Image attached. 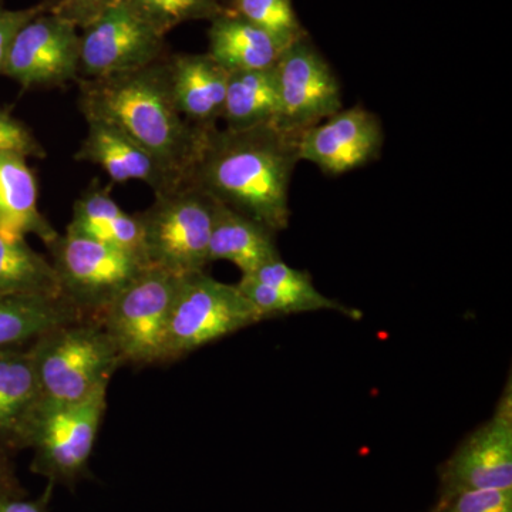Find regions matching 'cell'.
Instances as JSON below:
<instances>
[{"instance_id":"5b68a950","label":"cell","mask_w":512,"mask_h":512,"mask_svg":"<svg viewBox=\"0 0 512 512\" xmlns=\"http://www.w3.org/2000/svg\"><path fill=\"white\" fill-rule=\"evenodd\" d=\"M107 409V390L79 403L40 400L23 448L33 450L32 471L49 483L72 487L86 474Z\"/></svg>"},{"instance_id":"4dcf8cb0","label":"cell","mask_w":512,"mask_h":512,"mask_svg":"<svg viewBox=\"0 0 512 512\" xmlns=\"http://www.w3.org/2000/svg\"><path fill=\"white\" fill-rule=\"evenodd\" d=\"M53 487L55 484L50 483L45 494L36 500H25L22 494L0 495V512H49Z\"/></svg>"},{"instance_id":"e0dca14e","label":"cell","mask_w":512,"mask_h":512,"mask_svg":"<svg viewBox=\"0 0 512 512\" xmlns=\"http://www.w3.org/2000/svg\"><path fill=\"white\" fill-rule=\"evenodd\" d=\"M30 234L46 245L57 232L39 210V188L26 158L0 153V235L18 239Z\"/></svg>"},{"instance_id":"44dd1931","label":"cell","mask_w":512,"mask_h":512,"mask_svg":"<svg viewBox=\"0 0 512 512\" xmlns=\"http://www.w3.org/2000/svg\"><path fill=\"white\" fill-rule=\"evenodd\" d=\"M208 55L228 73L271 69L284 47L231 9L211 20Z\"/></svg>"},{"instance_id":"8992f818","label":"cell","mask_w":512,"mask_h":512,"mask_svg":"<svg viewBox=\"0 0 512 512\" xmlns=\"http://www.w3.org/2000/svg\"><path fill=\"white\" fill-rule=\"evenodd\" d=\"M180 276L148 266L99 316L126 365L167 363V332Z\"/></svg>"},{"instance_id":"3957f363","label":"cell","mask_w":512,"mask_h":512,"mask_svg":"<svg viewBox=\"0 0 512 512\" xmlns=\"http://www.w3.org/2000/svg\"><path fill=\"white\" fill-rule=\"evenodd\" d=\"M42 400L79 403L107 390L126 365L99 319H79L49 330L29 346Z\"/></svg>"},{"instance_id":"cb8c5ba5","label":"cell","mask_w":512,"mask_h":512,"mask_svg":"<svg viewBox=\"0 0 512 512\" xmlns=\"http://www.w3.org/2000/svg\"><path fill=\"white\" fill-rule=\"evenodd\" d=\"M0 296L63 298L52 262L26 238L0 235Z\"/></svg>"},{"instance_id":"30bf717a","label":"cell","mask_w":512,"mask_h":512,"mask_svg":"<svg viewBox=\"0 0 512 512\" xmlns=\"http://www.w3.org/2000/svg\"><path fill=\"white\" fill-rule=\"evenodd\" d=\"M165 36L121 0L80 35L79 79L133 72L167 55Z\"/></svg>"},{"instance_id":"8fae6325","label":"cell","mask_w":512,"mask_h":512,"mask_svg":"<svg viewBox=\"0 0 512 512\" xmlns=\"http://www.w3.org/2000/svg\"><path fill=\"white\" fill-rule=\"evenodd\" d=\"M50 8L19 29L3 64V76L23 90L55 89L79 80V29Z\"/></svg>"},{"instance_id":"ba28073f","label":"cell","mask_w":512,"mask_h":512,"mask_svg":"<svg viewBox=\"0 0 512 512\" xmlns=\"http://www.w3.org/2000/svg\"><path fill=\"white\" fill-rule=\"evenodd\" d=\"M262 322L238 285L207 272L180 276L167 332V363Z\"/></svg>"},{"instance_id":"ac0fdd59","label":"cell","mask_w":512,"mask_h":512,"mask_svg":"<svg viewBox=\"0 0 512 512\" xmlns=\"http://www.w3.org/2000/svg\"><path fill=\"white\" fill-rule=\"evenodd\" d=\"M66 232L124 249L146 261L140 217L124 211L111 198L109 188L99 183L90 185L74 201L72 221Z\"/></svg>"},{"instance_id":"83f0119b","label":"cell","mask_w":512,"mask_h":512,"mask_svg":"<svg viewBox=\"0 0 512 512\" xmlns=\"http://www.w3.org/2000/svg\"><path fill=\"white\" fill-rule=\"evenodd\" d=\"M0 153L23 158H45L46 151L32 130L8 111L0 109Z\"/></svg>"},{"instance_id":"d6986e66","label":"cell","mask_w":512,"mask_h":512,"mask_svg":"<svg viewBox=\"0 0 512 512\" xmlns=\"http://www.w3.org/2000/svg\"><path fill=\"white\" fill-rule=\"evenodd\" d=\"M275 232L215 201L210 239V264L228 261L242 275L281 259Z\"/></svg>"},{"instance_id":"d4e9b609","label":"cell","mask_w":512,"mask_h":512,"mask_svg":"<svg viewBox=\"0 0 512 512\" xmlns=\"http://www.w3.org/2000/svg\"><path fill=\"white\" fill-rule=\"evenodd\" d=\"M141 18L146 19L161 35L192 22L212 20L224 12L220 0H127Z\"/></svg>"},{"instance_id":"603a6c76","label":"cell","mask_w":512,"mask_h":512,"mask_svg":"<svg viewBox=\"0 0 512 512\" xmlns=\"http://www.w3.org/2000/svg\"><path fill=\"white\" fill-rule=\"evenodd\" d=\"M279 96L275 66L228 74L221 120L228 130L275 126Z\"/></svg>"},{"instance_id":"f546056e","label":"cell","mask_w":512,"mask_h":512,"mask_svg":"<svg viewBox=\"0 0 512 512\" xmlns=\"http://www.w3.org/2000/svg\"><path fill=\"white\" fill-rule=\"evenodd\" d=\"M52 6V0H45L39 5L30 6L25 9H6L0 6V74L13 37L19 32L23 25L36 18L40 13L45 12Z\"/></svg>"},{"instance_id":"1f68e13d","label":"cell","mask_w":512,"mask_h":512,"mask_svg":"<svg viewBox=\"0 0 512 512\" xmlns=\"http://www.w3.org/2000/svg\"><path fill=\"white\" fill-rule=\"evenodd\" d=\"M6 494H22L13 474L12 467H10L8 458L3 454V448L0 447V495Z\"/></svg>"},{"instance_id":"7a4b0ae2","label":"cell","mask_w":512,"mask_h":512,"mask_svg":"<svg viewBox=\"0 0 512 512\" xmlns=\"http://www.w3.org/2000/svg\"><path fill=\"white\" fill-rule=\"evenodd\" d=\"M167 57L133 72L79 79V107L84 120L104 121L127 134L181 184L210 130L191 126L175 106Z\"/></svg>"},{"instance_id":"52a82bcc","label":"cell","mask_w":512,"mask_h":512,"mask_svg":"<svg viewBox=\"0 0 512 512\" xmlns=\"http://www.w3.org/2000/svg\"><path fill=\"white\" fill-rule=\"evenodd\" d=\"M63 298L84 318L97 319L148 268L140 256L80 235L57 234L49 244Z\"/></svg>"},{"instance_id":"9c48e42d","label":"cell","mask_w":512,"mask_h":512,"mask_svg":"<svg viewBox=\"0 0 512 512\" xmlns=\"http://www.w3.org/2000/svg\"><path fill=\"white\" fill-rule=\"evenodd\" d=\"M275 73L279 96L275 127L279 130L302 136L343 109L338 76L306 36L282 50Z\"/></svg>"},{"instance_id":"f1b7e54d","label":"cell","mask_w":512,"mask_h":512,"mask_svg":"<svg viewBox=\"0 0 512 512\" xmlns=\"http://www.w3.org/2000/svg\"><path fill=\"white\" fill-rule=\"evenodd\" d=\"M121 0H52L53 13L84 29Z\"/></svg>"},{"instance_id":"7402d4cb","label":"cell","mask_w":512,"mask_h":512,"mask_svg":"<svg viewBox=\"0 0 512 512\" xmlns=\"http://www.w3.org/2000/svg\"><path fill=\"white\" fill-rule=\"evenodd\" d=\"M83 318L66 298L0 296V350L29 348L49 330Z\"/></svg>"},{"instance_id":"7c38bea8","label":"cell","mask_w":512,"mask_h":512,"mask_svg":"<svg viewBox=\"0 0 512 512\" xmlns=\"http://www.w3.org/2000/svg\"><path fill=\"white\" fill-rule=\"evenodd\" d=\"M440 495L463 490H512L511 382L490 420L441 464Z\"/></svg>"},{"instance_id":"ffe728a7","label":"cell","mask_w":512,"mask_h":512,"mask_svg":"<svg viewBox=\"0 0 512 512\" xmlns=\"http://www.w3.org/2000/svg\"><path fill=\"white\" fill-rule=\"evenodd\" d=\"M40 400L29 348L0 350V447L23 448L26 429Z\"/></svg>"},{"instance_id":"4316f807","label":"cell","mask_w":512,"mask_h":512,"mask_svg":"<svg viewBox=\"0 0 512 512\" xmlns=\"http://www.w3.org/2000/svg\"><path fill=\"white\" fill-rule=\"evenodd\" d=\"M431 512H512V490H463L439 495Z\"/></svg>"},{"instance_id":"5bb4252c","label":"cell","mask_w":512,"mask_h":512,"mask_svg":"<svg viewBox=\"0 0 512 512\" xmlns=\"http://www.w3.org/2000/svg\"><path fill=\"white\" fill-rule=\"evenodd\" d=\"M237 285L262 320L318 311L339 312L355 320L362 318L356 309L323 295L308 272L292 268L282 258L242 275Z\"/></svg>"},{"instance_id":"277c9868","label":"cell","mask_w":512,"mask_h":512,"mask_svg":"<svg viewBox=\"0 0 512 512\" xmlns=\"http://www.w3.org/2000/svg\"><path fill=\"white\" fill-rule=\"evenodd\" d=\"M215 201L184 181L154 195L140 212L147 264L177 276L205 271L210 264V239Z\"/></svg>"},{"instance_id":"9a60e30c","label":"cell","mask_w":512,"mask_h":512,"mask_svg":"<svg viewBox=\"0 0 512 512\" xmlns=\"http://www.w3.org/2000/svg\"><path fill=\"white\" fill-rule=\"evenodd\" d=\"M86 123V137L74 156L77 161L97 165L116 184L141 181L154 195L180 185L156 158L119 128L99 120Z\"/></svg>"},{"instance_id":"484cf974","label":"cell","mask_w":512,"mask_h":512,"mask_svg":"<svg viewBox=\"0 0 512 512\" xmlns=\"http://www.w3.org/2000/svg\"><path fill=\"white\" fill-rule=\"evenodd\" d=\"M231 10L274 37L284 49L305 36L291 0H234Z\"/></svg>"},{"instance_id":"2e32d148","label":"cell","mask_w":512,"mask_h":512,"mask_svg":"<svg viewBox=\"0 0 512 512\" xmlns=\"http://www.w3.org/2000/svg\"><path fill=\"white\" fill-rule=\"evenodd\" d=\"M168 82L175 106L191 126L217 127L224 110L228 72L208 53L168 55Z\"/></svg>"},{"instance_id":"6da1fadb","label":"cell","mask_w":512,"mask_h":512,"mask_svg":"<svg viewBox=\"0 0 512 512\" xmlns=\"http://www.w3.org/2000/svg\"><path fill=\"white\" fill-rule=\"evenodd\" d=\"M299 140L275 126L212 128L185 181L279 234L291 220L289 190L301 161Z\"/></svg>"},{"instance_id":"4fadbf2b","label":"cell","mask_w":512,"mask_h":512,"mask_svg":"<svg viewBox=\"0 0 512 512\" xmlns=\"http://www.w3.org/2000/svg\"><path fill=\"white\" fill-rule=\"evenodd\" d=\"M383 144L382 121L356 104L302 133L299 158L315 164L323 174L342 175L377 160Z\"/></svg>"}]
</instances>
